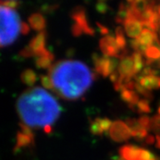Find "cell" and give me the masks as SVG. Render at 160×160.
I'll use <instances>...</instances> for the list:
<instances>
[{
  "label": "cell",
  "mask_w": 160,
  "mask_h": 160,
  "mask_svg": "<svg viewBox=\"0 0 160 160\" xmlns=\"http://www.w3.org/2000/svg\"><path fill=\"white\" fill-rule=\"evenodd\" d=\"M16 111L20 120L14 148L17 150L28 148L33 143V130L50 131L62 113V108L55 97L45 88L34 86L19 96Z\"/></svg>",
  "instance_id": "obj_1"
},
{
  "label": "cell",
  "mask_w": 160,
  "mask_h": 160,
  "mask_svg": "<svg viewBox=\"0 0 160 160\" xmlns=\"http://www.w3.org/2000/svg\"><path fill=\"white\" fill-rule=\"evenodd\" d=\"M92 81L93 75L88 66L75 60L59 62L42 78L44 86L67 100L81 97L90 88Z\"/></svg>",
  "instance_id": "obj_2"
},
{
  "label": "cell",
  "mask_w": 160,
  "mask_h": 160,
  "mask_svg": "<svg viewBox=\"0 0 160 160\" xmlns=\"http://www.w3.org/2000/svg\"><path fill=\"white\" fill-rule=\"evenodd\" d=\"M18 7L15 1H0V48L12 46L29 32V25L22 22Z\"/></svg>",
  "instance_id": "obj_3"
}]
</instances>
